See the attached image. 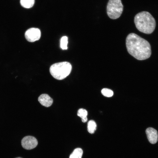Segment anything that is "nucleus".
I'll return each mask as SVG.
<instances>
[{
    "instance_id": "obj_3",
    "label": "nucleus",
    "mask_w": 158,
    "mask_h": 158,
    "mask_svg": "<svg viewBox=\"0 0 158 158\" xmlns=\"http://www.w3.org/2000/svg\"><path fill=\"white\" fill-rule=\"evenodd\" d=\"M72 66L68 62L64 61L56 63L52 65L50 68V72L52 76L58 80H62L70 74Z\"/></svg>"
},
{
    "instance_id": "obj_13",
    "label": "nucleus",
    "mask_w": 158,
    "mask_h": 158,
    "mask_svg": "<svg viewBox=\"0 0 158 158\" xmlns=\"http://www.w3.org/2000/svg\"><path fill=\"white\" fill-rule=\"evenodd\" d=\"M68 39V37L66 36H63L61 38L60 40V47L63 50L67 49Z\"/></svg>"
},
{
    "instance_id": "obj_4",
    "label": "nucleus",
    "mask_w": 158,
    "mask_h": 158,
    "mask_svg": "<svg viewBox=\"0 0 158 158\" xmlns=\"http://www.w3.org/2000/svg\"><path fill=\"white\" fill-rule=\"evenodd\" d=\"M123 7L121 0H109L107 7L108 16L113 19L118 18L122 13Z\"/></svg>"
},
{
    "instance_id": "obj_12",
    "label": "nucleus",
    "mask_w": 158,
    "mask_h": 158,
    "mask_svg": "<svg viewBox=\"0 0 158 158\" xmlns=\"http://www.w3.org/2000/svg\"><path fill=\"white\" fill-rule=\"evenodd\" d=\"M97 125L95 122L92 120L88 121L87 123V130L91 134L94 133L96 128Z\"/></svg>"
},
{
    "instance_id": "obj_9",
    "label": "nucleus",
    "mask_w": 158,
    "mask_h": 158,
    "mask_svg": "<svg viewBox=\"0 0 158 158\" xmlns=\"http://www.w3.org/2000/svg\"><path fill=\"white\" fill-rule=\"evenodd\" d=\"M87 112L86 109L81 108L78 110L77 115L81 118L82 121L83 122L85 123L87 120Z\"/></svg>"
},
{
    "instance_id": "obj_7",
    "label": "nucleus",
    "mask_w": 158,
    "mask_h": 158,
    "mask_svg": "<svg viewBox=\"0 0 158 158\" xmlns=\"http://www.w3.org/2000/svg\"><path fill=\"white\" fill-rule=\"evenodd\" d=\"M145 132L149 142L152 144L156 143L158 141L157 130L152 128L149 127L146 129Z\"/></svg>"
},
{
    "instance_id": "obj_8",
    "label": "nucleus",
    "mask_w": 158,
    "mask_h": 158,
    "mask_svg": "<svg viewBox=\"0 0 158 158\" xmlns=\"http://www.w3.org/2000/svg\"><path fill=\"white\" fill-rule=\"evenodd\" d=\"M38 100L43 106L46 107L50 106L53 103V100L48 95L42 94L38 97Z\"/></svg>"
},
{
    "instance_id": "obj_6",
    "label": "nucleus",
    "mask_w": 158,
    "mask_h": 158,
    "mask_svg": "<svg viewBox=\"0 0 158 158\" xmlns=\"http://www.w3.org/2000/svg\"><path fill=\"white\" fill-rule=\"evenodd\" d=\"M36 139L31 136H27L23 138L21 140V145L24 149L30 150L35 147L37 145Z\"/></svg>"
},
{
    "instance_id": "obj_11",
    "label": "nucleus",
    "mask_w": 158,
    "mask_h": 158,
    "mask_svg": "<svg viewBox=\"0 0 158 158\" xmlns=\"http://www.w3.org/2000/svg\"><path fill=\"white\" fill-rule=\"evenodd\" d=\"M35 3V0H20L21 5L25 8H30L32 7Z\"/></svg>"
},
{
    "instance_id": "obj_15",
    "label": "nucleus",
    "mask_w": 158,
    "mask_h": 158,
    "mask_svg": "<svg viewBox=\"0 0 158 158\" xmlns=\"http://www.w3.org/2000/svg\"><path fill=\"white\" fill-rule=\"evenodd\" d=\"M16 158H22L20 157H16Z\"/></svg>"
},
{
    "instance_id": "obj_2",
    "label": "nucleus",
    "mask_w": 158,
    "mask_h": 158,
    "mask_svg": "<svg viewBox=\"0 0 158 158\" xmlns=\"http://www.w3.org/2000/svg\"><path fill=\"white\" fill-rule=\"evenodd\" d=\"M134 22L138 30L146 34L152 32L156 26L155 19L147 11H143L137 14L134 17Z\"/></svg>"
},
{
    "instance_id": "obj_1",
    "label": "nucleus",
    "mask_w": 158,
    "mask_h": 158,
    "mask_svg": "<svg viewBox=\"0 0 158 158\" xmlns=\"http://www.w3.org/2000/svg\"><path fill=\"white\" fill-rule=\"evenodd\" d=\"M126 45L128 53L138 60H145L151 55L149 42L135 33H130L127 36Z\"/></svg>"
},
{
    "instance_id": "obj_14",
    "label": "nucleus",
    "mask_w": 158,
    "mask_h": 158,
    "mask_svg": "<svg viewBox=\"0 0 158 158\" xmlns=\"http://www.w3.org/2000/svg\"><path fill=\"white\" fill-rule=\"evenodd\" d=\"M102 94L104 96L110 97L112 96L113 95V91L109 89L103 88L101 91Z\"/></svg>"
},
{
    "instance_id": "obj_10",
    "label": "nucleus",
    "mask_w": 158,
    "mask_h": 158,
    "mask_svg": "<svg viewBox=\"0 0 158 158\" xmlns=\"http://www.w3.org/2000/svg\"><path fill=\"white\" fill-rule=\"evenodd\" d=\"M83 154V151L81 148H77L70 155L69 158H81Z\"/></svg>"
},
{
    "instance_id": "obj_5",
    "label": "nucleus",
    "mask_w": 158,
    "mask_h": 158,
    "mask_svg": "<svg viewBox=\"0 0 158 158\" xmlns=\"http://www.w3.org/2000/svg\"><path fill=\"white\" fill-rule=\"evenodd\" d=\"M25 37L26 40L30 42L38 40L40 38L41 33L40 30L36 28H31L25 32Z\"/></svg>"
}]
</instances>
